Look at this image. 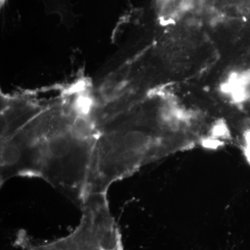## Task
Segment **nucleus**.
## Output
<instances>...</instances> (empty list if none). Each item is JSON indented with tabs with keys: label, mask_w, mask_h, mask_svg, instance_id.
Listing matches in <instances>:
<instances>
[{
	"label": "nucleus",
	"mask_w": 250,
	"mask_h": 250,
	"mask_svg": "<svg viewBox=\"0 0 250 250\" xmlns=\"http://www.w3.org/2000/svg\"><path fill=\"white\" fill-rule=\"evenodd\" d=\"M85 197L108 194L144 166L196 147L214 148L216 130L207 112L173 99L127 107L99 127Z\"/></svg>",
	"instance_id": "obj_1"
},
{
	"label": "nucleus",
	"mask_w": 250,
	"mask_h": 250,
	"mask_svg": "<svg viewBox=\"0 0 250 250\" xmlns=\"http://www.w3.org/2000/svg\"><path fill=\"white\" fill-rule=\"evenodd\" d=\"M99 131L70 103L44 108L1 141L0 183L14 177L43 179L80 207Z\"/></svg>",
	"instance_id": "obj_2"
},
{
	"label": "nucleus",
	"mask_w": 250,
	"mask_h": 250,
	"mask_svg": "<svg viewBox=\"0 0 250 250\" xmlns=\"http://www.w3.org/2000/svg\"><path fill=\"white\" fill-rule=\"evenodd\" d=\"M121 233H72L45 243L26 240L23 250H124Z\"/></svg>",
	"instance_id": "obj_3"
},
{
	"label": "nucleus",
	"mask_w": 250,
	"mask_h": 250,
	"mask_svg": "<svg viewBox=\"0 0 250 250\" xmlns=\"http://www.w3.org/2000/svg\"><path fill=\"white\" fill-rule=\"evenodd\" d=\"M233 80V95L231 97V105L244 119L250 121V68L235 70Z\"/></svg>",
	"instance_id": "obj_4"
}]
</instances>
